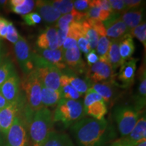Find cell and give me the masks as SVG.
<instances>
[{"label": "cell", "instance_id": "1", "mask_svg": "<svg viewBox=\"0 0 146 146\" xmlns=\"http://www.w3.org/2000/svg\"><path fill=\"white\" fill-rule=\"evenodd\" d=\"M75 146H110L117 137L116 128L104 118L85 117L70 127Z\"/></svg>", "mask_w": 146, "mask_h": 146}, {"label": "cell", "instance_id": "2", "mask_svg": "<svg viewBox=\"0 0 146 146\" xmlns=\"http://www.w3.org/2000/svg\"><path fill=\"white\" fill-rule=\"evenodd\" d=\"M31 146H43L53 131V113L42 108L34 113L27 123Z\"/></svg>", "mask_w": 146, "mask_h": 146}, {"label": "cell", "instance_id": "3", "mask_svg": "<svg viewBox=\"0 0 146 146\" xmlns=\"http://www.w3.org/2000/svg\"><path fill=\"white\" fill-rule=\"evenodd\" d=\"M22 86L25 92L26 106L24 112L27 123L36 111L43 108L41 101L42 83L35 69L25 75Z\"/></svg>", "mask_w": 146, "mask_h": 146}, {"label": "cell", "instance_id": "4", "mask_svg": "<svg viewBox=\"0 0 146 146\" xmlns=\"http://www.w3.org/2000/svg\"><path fill=\"white\" fill-rule=\"evenodd\" d=\"M85 116L83 104L81 101L62 98L55 109L53 121L62 123L65 128H70Z\"/></svg>", "mask_w": 146, "mask_h": 146}, {"label": "cell", "instance_id": "5", "mask_svg": "<svg viewBox=\"0 0 146 146\" xmlns=\"http://www.w3.org/2000/svg\"><path fill=\"white\" fill-rule=\"evenodd\" d=\"M32 60L42 85L53 90H60L62 71L47 62L36 52H32Z\"/></svg>", "mask_w": 146, "mask_h": 146}, {"label": "cell", "instance_id": "6", "mask_svg": "<svg viewBox=\"0 0 146 146\" xmlns=\"http://www.w3.org/2000/svg\"><path fill=\"white\" fill-rule=\"evenodd\" d=\"M141 114L142 111L131 106H119L114 109V118L120 136H127L132 132Z\"/></svg>", "mask_w": 146, "mask_h": 146}, {"label": "cell", "instance_id": "7", "mask_svg": "<svg viewBox=\"0 0 146 146\" xmlns=\"http://www.w3.org/2000/svg\"><path fill=\"white\" fill-rule=\"evenodd\" d=\"M86 79L91 85L102 82L115 81L114 70L108 62L98 60L87 68Z\"/></svg>", "mask_w": 146, "mask_h": 146}, {"label": "cell", "instance_id": "8", "mask_svg": "<svg viewBox=\"0 0 146 146\" xmlns=\"http://www.w3.org/2000/svg\"><path fill=\"white\" fill-rule=\"evenodd\" d=\"M28 142L26 123L18 115L5 137L3 146H28Z\"/></svg>", "mask_w": 146, "mask_h": 146}, {"label": "cell", "instance_id": "9", "mask_svg": "<svg viewBox=\"0 0 146 146\" xmlns=\"http://www.w3.org/2000/svg\"><path fill=\"white\" fill-rule=\"evenodd\" d=\"M146 140V118L142 115L132 132L125 137L116 139L110 146H135Z\"/></svg>", "mask_w": 146, "mask_h": 146}, {"label": "cell", "instance_id": "10", "mask_svg": "<svg viewBox=\"0 0 146 146\" xmlns=\"http://www.w3.org/2000/svg\"><path fill=\"white\" fill-rule=\"evenodd\" d=\"M14 52L21 68L25 75L34 69L32 60V52L27 40L20 36L18 41L14 44Z\"/></svg>", "mask_w": 146, "mask_h": 146}, {"label": "cell", "instance_id": "11", "mask_svg": "<svg viewBox=\"0 0 146 146\" xmlns=\"http://www.w3.org/2000/svg\"><path fill=\"white\" fill-rule=\"evenodd\" d=\"M26 102L24 98L17 102L11 103L0 110V127L3 136L6 137L15 118L21 110Z\"/></svg>", "mask_w": 146, "mask_h": 146}, {"label": "cell", "instance_id": "12", "mask_svg": "<svg viewBox=\"0 0 146 146\" xmlns=\"http://www.w3.org/2000/svg\"><path fill=\"white\" fill-rule=\"evenodd\" d=\"M64 62L66 65V70H68L73 74H83L86 72L87 67L81 57V51L76 46L68 49L63 52Z\"/></svg>", "mask_w": 146, "mask_h": 146}, {"label": "cell", "instance_id": "13", "mask_svg": "<svg viewBox=\"0 0 146 146\" xmlns=\"http://www.w3.org/2000/svg\"><path fill=\"white\" fill-rule=\"evenodd\" d=\"M21 81L16 72L11 75L0 87V93L10 103L17 102L24 97L21 94Z\"/></svg>", "mask_w": 146, "mask_h": 146}, {"label": "cell", "instance_id": "14", "mask_svg": "<svg viewBox=\"0 0 146 146\" xmlns=\"http://www.w3.org/2000/svg\"><path fill=\"white\" fill-rule=\"evenodd\" d=\"M120 14L113 13L106 21L103 22L106 36L112 39H119L129 33V30L120 18Z\"/></svg>", "mask_w": 146, "mask_h": 146}, {"label": "cell", "instance_id": "15", "mask_svg": "<svg viewBox=\"0 0 146 146\" xmlns=\"http://www.w3.org/2000/svg\"><path fill=\"white\" fill-rule=\"evenodd\" d=\"M118 86L116 81H112L94 84L91 88L102 97L105 103L112 104L118 96Z\"/></svg>", "mask_w": 146, "mask_h": 146}, {"label": "cell", "instance_id": "16", "mask_svg": "<svg viewBox=\"0 0 146 146\" xmlns=\"http://www.w3.org/2000/svg\"><path fill=\"white\" fill-rule=\"evenodd\" d=\"M137 61V58H131L120 66L118 78L122 83V88H129L134 83Z\"/></svg>", "mask_w": 146, "mask_h": 146}, {"label": "cell", "instance_id": "17", "mask_svg": "<svg viewBox=\"0 0 146 146\" xmlns=\"http://www.w3.org/2000/svg\"><path fill=\"white\" fill-rule=\"evenodd\" d=\"M38 49L56 50L58 49L57 29L54 27H47L42 31L36 41Z\"/></svg>", "mask_w": 146, "mask_h": 146}, {"label": "cell", "instance_id": "18", "mask_svg": "<svg viewBox=\"0 0 146 146\" xmlns=\"http://www.w3.org/2000/svg\"><path fill=\"white\" fill-rule=\"evenodd\" d=\"M35 9L37 13L45 23H56L61 17L62 14L50 3V1L39 0L35 1Z\"/></svg>", "mask_w": 146, "mask_h": 146}, {"label": "cell", "instance_id": "19", "mask_svg": "<svg viewBox=\"0 0 146 146\" xmlns=\"http://www.w3.org/2000/svg\"><path fill=\"white\" fill-rule=\"evenodd\" d=\"M139 87L135 95L133 107L139 111H142L146 102V72L145 65L141 66L139 70Z\"/></svg>", "mask_w": 146, "mask_h": 146}, {"label": "cell", "instance_id": "20", "mask_svg": "<svg viewBox=\"0 0 146 146\" xmlns=\"http://www.w3.org/2000/svg\"><path fill=\"white\" fill-rule=\"evenodd\" d=\"M36 53L39 54L47 62L55 66L59 70H62L66 68L64 62L63 51L62 49H56V50H41L36 49Z\"/></svg>", "mask_w": 146, "mask_h": 146}, {"label": "cell", "instance_id": "21", "mask_svg": "<svg viewBox=\"0 0 146 146\" xmlns=\"http://www.w3.org/2000/svg\"><path fill=\"white\" fill-rule=\"evenodd\" d=\"M62 99L60 90H53L42 85L41 91V101L43 108L55 107Z\"/></svg>", "mask_w": 146, "mask_h": 146}, {"label": "cell", "instance_id": "22", "mask_svg": "<svg viewBox=\"0 0 146 146\" xmlns=\"http://www.w3.org/2000/svg\"><path fill=\"white\" fill-rule=\"evenodd\" d=\"M119 39H111L108 52V62L114 70L120 67L125 61L122 59L119 52Z\"/></svg>", "mask_w": 146, "mask_h": 146}, {"label": "cell", "instance_id": "23", "mask_svg": "<svg viewBox=\"0 0 146 146\" xmlns=\"http://www.w3.org/2000/svg\"><path fill=\"white\" fill-rule=\"evenodd\" d=\"M43 146H75L68 134L53 130Z\"/></svg>", "mask_w": 146, "mask_h": 146}, {"label": "cell", "instance_id": "24", "mask_svg": "<svg viewBox=\"0 0 146 146\" xmlns=\"http://www.w3.org/2000/svg\"><path fill=\"white\" fill-rule=\"evenodd\" d=\"M63 73L66 76L69 84L81 95L85 94L92 86V85L87 79H82L70 71L66 70Z\"/></svg>", "mask_w": 146, "mask_h": 146}, {"label": "cell", "instance_id": "25", "mask_svg": "<svg viewBox=\"0 0 146 146\" xmlns=\"http://www.w3.org/2000/svg\"><path fill=\"white\" fill-rule=\"evenodd\" d=\"M143 8L127 11L121 14L120 18L129 30L134 29L143 22Z\"/></svg>", "mask_w": 146, "mask_h": 146}, {"label": "cell", "instance_id": "26", "mask_svg": "<svg viewBox=\"0 0 146 146\" xmlns=\"http://www.w3.org/2000/svg\"><path fill=\"white\" fill-rule=\"evenodd\" d=\"M84 111L86 116L88 115L91 116V118L100 120L104 119L107 114V105L103 100L97 101L88 106L84 108Z\"/></svg>", "mask_w": 146, "mask_h": 146}, {"label": "cell", "instance_id": "27", "mask_svg": "<svg viewBox=\"0 0 146 146\" xmlns=\"http://www.w3.org/2000/svg\"><path fill=\"white\" fill-rule=\"evenodd\" d=\"M134 41L133 37L130 34L126 35L120 39L119 41V52L120 56L124 61H127L128 60L131 59V56H133L135 52Z\"/></svg>", "mask_w": 146, "mask_h": 146}, {"label": "cell", "instance_id": "28", "mask_svg": "<svg viewBox=\"0 0 146 146\" xmlns=\"http://www.w3.org/2000/svg\"><path fill=\"white\" fill-rule=\"evenodd\" d=\"M9 3L11 10L22 16L30 13L35 6L33 0H11Z\"/></svg>", "mask_w": 146, "mask_h": 146}, {"label": "cell", "instance_id": "29", "mask_svg": "<svg viewBox=\"0 0 146 146\" xmlns=\"http://www.w3.org/2000/svg\"><path fill=\"white\" fill-rule=\"evenodd\" d=\"M60 91L64 99L77 100L81 96L69 84L66 76L63 72H62V76L60 78Z\"/></svg>", "mask_w": 146, "mask_h": 146}, {"label": "cell", "instance_id": "30", "mask_svg": "<svg viewBox=\"0 0 146 146\" xmlns=\"http://www.w3.org/2000/svg\"><path fill=\"white\" fill-rule=\"evenodd\" d=\"M81 24L82 27H83V35L86 38L87 41L89 42L91 50H94L96 48L97 44H98L99 35L96 31L90 26V25L86 19L83 20L81 22Z\"/></svg>", "mask_w": 146, "mask_h": 146}, {"label": "cell", "instance_id": "31", "mask_svg": "<svg viewBox=\"0 0 146 146\" xmlns=\"http://www.w3.org/2000/svg\"><path fill=\"white\" fill-rule=\"evenodd\" d=\"M14 72L15 69L12 62L8 58H3L0 61V87Z\"/></svg>", "mask_w": 146, "mask_h": 146}, {"label": "cell", "instance_id": "32", "mask_svg": "<svg viewBox=\"0 0 146 146\" xmlns=\"http://www.w3.org/2000/svg\"><path fill=\"white\" fill-rule=\"evenodd\" d=\"M112 13L108 12L106 10H102L98 7H90L85 12V15H86V19L87 18L96 19L99 20L102 22H104L110 17Z\"/></svg>", "mask_w": 146, "mask_h": 146}, {"label": "cell", "instance_id": "33", "mask_svg": "<svg viewBox=\"0 0 146 146\" xmlns=\"http://www.w3.org/2000/svg\"><path fill=\"white\" fill-rule=\"evenodd\" d=\"M110 39L107 36H99L98 44L96 46L97 55L99 57V60L108 62L107 56L108 52Z\"/></svg>", "mask_w": 146, "mask_h": 146}, {"label": "cell", "instance_id": "34", "mask_svg": "<svg viewBox=\"0 0 146 146\" xmlns=\"http://www.w3.org/2000/svg\"><path fill=\"white\" fill-rule=\"evenodd\" d=\"M129 34L131 36H135L139 39L140 42L143 44L144 48H146V24L145 22L142 23L139 25L137 27L129 31Z\"/></svg>", "mask_w": 146, "mask_h": 146}, {"label": "cell", "instance_id": "35", "mask_svg": "<svg viewBox=\"0 0 146 146\" xmlns=\"http://www.w3.org/2000/svg\"><path fill=\"white\" fill-rule=\"evenodd\" d=\"M74 21H75V18H74V16L72 14H65V15L62 16L58 19L56 28L62 31L68 30L69 26Z\"/></svg>", "mask_w": 146, "mask_h": 146}, {"label": "cell", "instance_id": "36", "mask_svg": "<svg viewBox=\"0 0 146 146\" xmlns=\"http://www.w3.org/2000/svg\"><path fill=\"white\" fill-rule=\"evenodd\" d=\"M102 100V97L99 94H97L96 91H94L92 89L90 88L88 91L85 93V96L84 98L83 106L84 108L87 107L91 104L94 103L97 101H100Z\"/></svg>", "mask_w": 146, "mask_h": 146}, {"label": "cell", "instance_id": "37", "mask_svg": "<svg viewBox=\"0 0 146 146\" xmlns=\"http://www.w3.org/2000/svg\"><path fill=\"white\" fill-rule=\"evenodd\" d=\"M87 21L88 22L90 26L94 29L98 34L99 36H106V31L103 22L96 19H89L87 18Z\"/></svg>", "mask_w": 146, "mask_h": 146}, {"label": "cell", "instance_id": "38", "mask_svg": "<svg viewBox=\"0 0 146 146\" xmlns=\"http://www.w3.org/2000/svg\"><path fill=\"white\" fill-rule=\"evenodd\" d=\"M23 19L28 26H35L41 23V17L37 12H31L23 16Z\"/></svg>", "mask_w": 146, "mask_h": 146}, {"label": "cell", "instance_id": "39", "mask_svg": "<svg viewBox=\"0 0 146 146\" xmlns=\"http://www.w3.org/2000/svg\"><path fill=\"white\" fill-rule=\"evenodd\" d=\"M111 8L114 13L119 14L121 15L127 12L123 0H108Z\"/></svg>", "mask_w": 146, "mask_h": 146}, {"label": "cell", "instance_id": "40", "mask_svg": "<svg viewBox=\"0 0 146 146\" xmlns=\"http://www.w3.org/2000/svg\"><path fill=\"white\" fill-rule=\"evenodd\" d=\"M20 35L18 34V33L15 28V27L14 26V25L11 22L9 23L8 27V31H7V35L6 36H5V39H6L8 41H9L10 43H13V44H15L19 39Z\"/></svg>", "mask_w": 146, "mask_h": 146}, {"label": "cell", "instance_id": "41", "mask_svg": "<svg viewBox=\"0 0 146 146\" xmlns=\"http://www.w3.org/2000/svg\"><path fill=\"white\" fill-rule=\"evenodd\" d=\"M76 44H77L78 50L83 52L84 54H87L91 51L90 45H89V42L87 41V40L84 36V35L78 36V39H76Z\"/></svg>", "mask_w": 146, "mask_h": 146}, {"label": "cell", "instance_id": "42", "mask_svg": "<svg viewBox=\"0 0 146 146\" xmlns=\"http://www.w3.org/2000/svg\"><path fill=\"white\" fill-rule=\"evenodd\" d=\"M90 7H98L102 10H106L111 13L113 12L108 0H92L90 2Z\"/></svg>", "mask_w": 146, "mask_h": 146}, {"label": "cell", "instance_id": "43", "mask_svg": "<svg viewBox=\"0 0 146 146\" xmlns=\"http://www.w3.org/2000/svg\"><path fill=\"white\" fill-rule=\"evenodd\" d=\"M91 0H77L73 1L74 8L76 11L80 12H85L90 8Z\"/></svg>", "mask_w": 146, "mask_h": 146}, {"label": "cell", "instance_id": "44", "mask_svg": "<svg viewBox=\"0 0 146 146\" xmlns=\"http://www.w3.org/2000/svg\"><path fill=\"white\" fill-rule=\"evenodd\" d=\"M9 23L10 22L5 18L0 17V39H5Z\"/></svg>", "mask_w": 146, "mask_h": 146}, {"label": "cell", "instance_id": "45", "mask_svg": "<svg viewBox=\"0 0 146 146\" xmlns=\"http://www.w3.org/2000/svg\"><path fill=\"white\" fill-rule=\"evenodd\" d=\"M127 11L136 10L139 8L140 5L143 3L141 0H123Z\"/></svg>", "mask_w": 146, "mask_h": 146}, {"label": "cell", "instance_id": "46", "mask_svg": "<svg viewBox=\"0 0 146 146\" xmlns=\"http://www.w3.org/2000/svg\"><path fill=\"white\" fill-rule=\"evenodd\" d=\"M76 46H77V44H76V40L74 39V38L67 36L66 39H65L64 42L63 43L62 47V50L64 52V51L66 50L72 48V47H74Z\"/></svg>", "mask_w": 146, "mask_h": 146}, {"label": "cell", "instance_id": "47", "mask_svg": "<svg viewBox=\"0 0 146 146\" xmlns=\"http://www.w3.org/2000/svg\"><path fill=\"white\" fill-rule=\"evenodd\" d=\"M68 30L62 31V30H60V29H57L58 49H62L63 43L64 42L65 39H66L67 36H68Z\"/></svg>", "mask_w": 146, "mask_h": 146}, {"label": "cell", "instance_id": "48", "mask_svg": "<svg viewBox=\"0 0 146 146\" xmlns=\"http://www.w3.org/2000/svg\"><path fill=\"white\" fill-rule=\"evenodd\" d=\"M86 59L88 66H90L94 64L95 63H96L99 60V57L97 55L96 51L91 50V52H89L88 54H86Z\"/></svg>", "mask_w": 146, "mask_h": 146}, {"label": "cell", "instance_id": "49", "mask_svg": "<svg viewBox=\"0 0 146 146\" xmlns=\"http://www.w3.org/2000/svg\"><path fill=\"white\" fill-rule=\"evenodd\" d=\"M10 102H8L5 99L4 97H3L2 95H1V93H0V110L4 108L6 106L10 104Z\"/></svg>", "mask_w": 146, "mask_h": 146}, {"label": "cell", "instance_id": "50", "mask_svg": "<svg viewBox=\"0 0 146 146\" xmlns=\"http://www.w3.org/2000/svg\"><path fill=\"white\" fill-rule=\"evenodd\" d=\"M3 55H4V52H3V43L0 40V61L3 58Z\"/></svg>", "mask_w": 146, "mask_h": 146}, {"label": "cell", "instance_id": "51", "mask_svg": "<svg viewBox=\"0 0 146 146\" xmlns=\"http://www.w3.org/2000/svg\"><path fill=\"white\" fill-rule=\"evenodd\" d=\"M4 137L2 132H1V127H0V146H3V141H4Z\"/></svg>", "mask_w": 146, "mask_h": 146}, {"label": "cell", "instance_id": "52", "mask_svg": "<svg viewBox=\"0 0 146 146\" xmlns=\"http://www.w3.org/2000/svg\"><path fill=\"white\" fill-rule=\"evenodd\" d=\"M135 146H146V140H145V141H141V143H138L137 145H135Z\"/></svg>", "mask_w": 146, "mask_h": 146}, {"label": "cell", "instance_id": "53", "mask_svg": "<svg viewBox=\"0 0 146 146\" xmlns=\"http://www.w3.org/2000/svg\"><path fill=\"white\" fill-rule=\"evenodd\" d=\"M8 1H5V0H3V1H0V5H4L5 3H7Z\"/></svg>", "mask_w": 146, "mask_h": 146}]
</instances>
